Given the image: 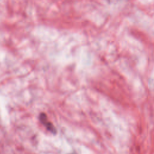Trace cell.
Listing matches in <instances>:
<instances>
[{
	"label": "cell",
	"instance_id": "obj_1",
	"mask_svg": "<svg viewBox=\"0 0 154 154\" xmlns=\"http://www.w3.org/2000/svg\"><path fill=\"white\" fill-rule=\"evenodd\" d=\"M40 120L42 122V123L44 126H45V127L48 130H49L50 131H51L54 134L56 132V129L54 128L53 125L48 121V120L47 119V115H45V114H41L40 115Z\"/></svg>",
	"mask_w": 154,
	"mask_h": 154
}]
</instances>
